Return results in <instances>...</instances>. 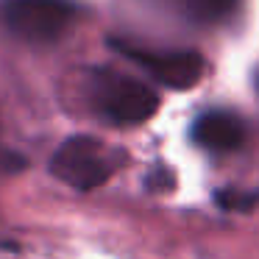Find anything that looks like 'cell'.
I'll list each match as a JSON object with an SVG mask.
<instances>
[{
	"label": "cell",
	"mask_w": 259,
	"mask_h": 259,
	"mask_svg": "<svg viewBox=\"0 0 259 259\" xmlns=\"http://www.w3.org/2000/svg\"><path fill=\"white\" fill-rule=\"evenodd\" d=\"M95 103L103 117H109L112 123L140 125L156 114L159 95L145 81L103 70L95 81Z\"/></svg>",
	"instance_id": "6da1fadb"
},
{
	"label": "cell",
	"mask_w": 259,
	"mask_h": 259,
	"mask_svg": "<svg viewBox=\"0 0 259 259\" xmlns=\"http://www.w3.org/2000/svg\"><path fill=\"white\" fill-rule=\"evenodd\" d=\"M3 23L14 36L45 45L67 31L73 23V0H0Z\"/></svg>",
	"instance_id": "7a4b0ae2"
},
{
	"label": "cell",
	"mask_w": 259,
	"mask_h": 259,
	"mask_svg": "<svg viewBox=\"0 0 259 259\" xmlns=\"http://www.w3.org/2000/svg\"><path fill=\"white\" fill-rule=\"evenodd\" d=\"M114 156L95 137H67L51 156V173L75 190H95L112 176Z\"/></svg>",
	"instance_id": "3957f363"
},
{
	"label": "cell",
	"mask_w": 259,
	"mask_h": 259,
	"mask_svg": "<svg viewBox=\"0 0 259 259\" xmlns=\"http://www.w3.org/2000/svg\"><path fill=\"white\" fill-rule=\"evenodd\" d=\"M109 45L134 64H140L167 90H190L203 78V70H206L203 56L195 51H151L125 39H109Z\"/></svg>",
	"instance_id": "277c9868"
},
{
	"label": "cell",
	"mask_w": 259,
	"mask_h": 259,
	"mask_svg": "<svg viewBox=\"0 0 259 259\" xmlns=\"http://www.w3.org/2000/svg\"><path fill=\"white\" fill-rule=\"evenodd\" d=\"M192 142L209 153H229L245 142V123L234 112L212 109L192 123Z\"/></svg>",
	"instance_id": "5b68a950"
},
{
	"label": "cell",
	"mask_w": 259,
	"mask_h": 259,
	"mask_svg": "<svg viewBox=\"0 0 259 259\" xmlns=\"http://www.w3.org/2000/svg\"><path fill=\"white\" fill-rule=\"evenodd\" d=\"M176 3L192 23H201V25L223 23L240 6V0H176Z\"/></svg>",
	"instance_id": "8992f818"
},
{
	"label": "cell",
	"mask_w": 259,
	"mask_h": 259,
	"mask_svg": "<svg viewBox=\"0 0 259 259\" xmlns=\"http://www.w3.org/2000/svg\"><path fill=\"white\" fill-rule=\"evenodd\" d=\"M214 201L218 206L223 209H234V212H245V209H253V203L259 201V190L251 192V190H220L214 192Z\"/></svg>",
	"instance_id": "52a82bcc"
},
{
	"label": "cell",
	"mask_w": 259,
	"mask_h": 259,
	"mask_svg": "<svg viewBox=\"0 0 259 259\" xmlns=\"http://www.w3.org/2000/svg\"><path fill=\"white\" fill-rule=\"evenodd\" d=\"M256 90H259V78H256Z\"/></svg>",
	"instance_id": "ba28073f"
}]
</instances>
